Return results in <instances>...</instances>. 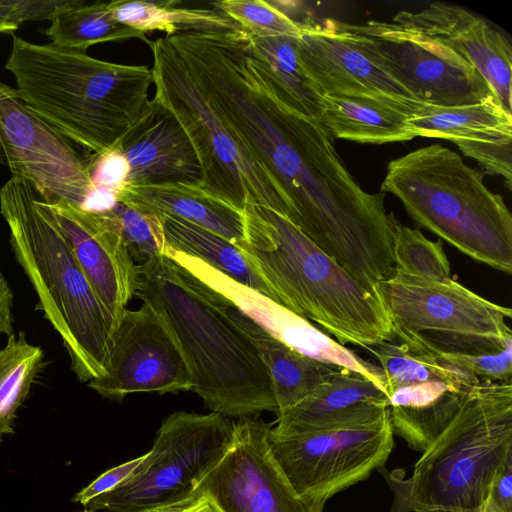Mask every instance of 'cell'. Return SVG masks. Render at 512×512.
<instances>
[{
  "label": "cell",
  "instance_id": "cell-1",
  "mask_svg": "<svg viewBox=\"0 0 512 512\" xmlns=\"http://www.w3.org/2000/svg\"><path fill=\"white\" fill-rule=\"evenodd\" d=\"M137 298L156 310L179 344L191 391L228 418L278 409L267 369L253 341L219 305L216 290L161 254L137 264Z\"/></svg>",
  "mask_w": 512,
  "mask_h": 512
},
{
  "label": "cell",
  "instance_id": "cell-2",
  "mask_svg": "<svg viewBox=\"0 0 512 512\" xmlns=\"http://www.w3.org/2000/svg\"><path fill=\"white\" fill-rule=\"evenodd\" d=\"M5 68L25 104L68 141L101 154L116 147L150 103L152 69L13 36Z\"/></svg>",
  "mask_w": 512,
  "mask_h": 512
},
{
  "label": "cell",
  "instance_id": "cell-3",
  "mask_svg": "<svg viewBox=\"0 0 512 512\" xmlns=\"http://www.w3.org/2000/svg\"><path fill=\"white\" fill-rule=\"evenodd\" d=\"M235 246L277 302L315 322L341 345L368 349L395 338L376 291L366 289L276 211L247 201Z\"/></svg>",
  "mask_w": 512,
  "mask_h": 512
},
{
  "label": "cell",
  "instance_id": "cell-4",
  "mask_svg": "<svg viewBox=\"0 0 512 512\" xmlns=\"http://www.w3.org/2000/svg\"><path fill=\"white\" fill-rule=\"evenodd\" d=\"M0 213L15 259L60 335L77 379L89 382L103 376L112 322L47 203L27 181L11 177L0 189Z\"/></svg>",
  "mask_w": 512,
  "mask_h": 512
},
{
  "label": "cell",
  "instance_id": "cell-5",
  "mask_svg": "<svg viewBox=\"0 0 512 512\" xmlns=\"http://www.w3.org/2000/svg\"><path fill=\"white\" fill-rule=\"evenodd\" d=\"M512 452V383L470 386L447 427L410 477L379 470L393 492L390 512H482L491 480Z\"/></svg>",
  "mask_w": 512,
  "mask_h": 512
},
{
  "label": "cell",
  "instance_id": "cell-6",
  "mask_svg": "<svg viewBox=\"0 0 512 512\" xmlns=\"http://www.w3.org/2000/svg\"><path fill=\"white\" fill-rule=\"evenodd\" d=\"M483 178L456 152L433 144L391 160L380 191L395 195L419 227L511 275L512 215Z\"/></svg>",
  "mask_w": 512,
  "mask_h": 512
},
{
  "label": "cell",
  "instance_id": "cell-7",
  "mask_svg": "<svg viewBox=\"0 0 512 512\" xmlns=\"http://www.w3.org/2000/svg\"><path fill=\"white\" fill-rule=\"evenodd\" d=\"M148 45L153 55V98L176 117L191 141L201 168L198 185L240 211L251 201L286 217L279 188L228 131L168 38L150 40Z\"/></svg>",
  "mask_w": 512,
  "mask_h": 512
},
{
  "label": "cell",
  "instance_id": "cell-8",
  "mask_svg": "<svg viewBox=\"0 0 512 512\" xmlns=\"http://www.w3.org/2000/svg\"><path fill=\"white\" fill-rule=\"evenodd\" d=\"M376 293L396 335H420L432 346L464 354H486L512 345V311L456 280L434 281L399 271L379 282Z\"/></svg>",
  "mask_w": 512,
  "mask_h": 512
},
{
  "label": "cell",
  "instance_id": "cell-9",
  "mask_svg": "<svg viewBox=\"0 0 512 512\" xmlns=\"http://www.w3.org/2000/svg\"><path fill=\"white\" fill-rule=\"evenodd\" d=\"M233 421L220 414L176 411L161 423L142 468L113 491L91 500L89 510L151 512L193 494L226 451Z\"/></svg>",
  "mask_w": 512,
  "mask_h": 512
},
{
  "label": "cell",
  "instance_id": "cell-10",
  "mask_svg": "<svg viewBox=\"0 0 512 512\" xmlns=\"http://www.w3.org/2000/svg\"><path fill=\"white\" fill-rule=\"evenodd\" d=\"M271 429L270 452L292 488L323 504L384 466L394 445L389 408L373 420L349 426L291 436L274 435Z\"/></svg>",
  "mask_w": 512,
  "mask_h": 512
},
{
  "label": "cell",
  "instance_id": "cell-11",
  "mask_svg": "<svg viewBox=\"0 0 512 512\" xmlns=\"http://www.w3.org/2000/svg\"><path fill=\"white\" fill-rule=\"evenodd\" d=\"M346 27L361 49L420 103L461 107L496 97L477 69L434 40L383 21Z\"/></svg>",
  "mask_w": 512,
  "mask_h": 512
},
{
  "label": "cell",
  "instance_id": "cell-12",
  "mask_svg": "<svg viewBox=\"0 0 512 512\" xmlns=\"http://www.w3.org/2000/svg\"><path fill=\"white\" fill-rule=\"evenodd\" d=\"M272 428L257 417L233 422L231 441L193 493L213 512H323L324 504L298 495L268 445Z\"/></svg>",
  "mask_w": 512,
  "mask_h": 512
},
{
  "label": "cell",
  "instance_id": "cell-13",
  "mask_svg": "<svg viewBox=\"0 0 512 512\" xmlns=\"http://www.w3.org/2000/svg\"><path fill=\"white\" fill-rule=\"evenodd\" d=\"M0 161L46 202L82 207L93 189L88 161L1 81Z\"/></svg>",
  "mask_w": 512,
  "mask_h": 512
},
{
  "label": "cell",
  "instance_id": "cell-14",
  "mask_svg": "<svg viewBox=\"0 0 512 512\" xmlns=\"http://www.w3.org/2000/svg\"><path fill=\"white\" fill-rule=\"evenodd\" d=\"M88 386L103 398L120 401L139 392L191 390L192 376L163 318L143 303L139 309H125L113 333L105 374Z\"/></svg>",
  "mask_w": 512,
  "mask_h": 512
},
{
  "label": "cell",
  "instance_id": "cell-15",
  "mask_svg": "<svg viewBox=\"0 0 512 512\" xmlns=\"http://www.w3.org/2000/svg\"><path fill=\"white\" fill-rule=\"evenodd\" d=\"M164 254L230 299L263 330L291 349L320 362L360 373L379 383L381 369L378 365L362 359L309 320L264 294L231 279L198 258L169 247Z\"/></svg>",
  "mask_w": 512,
  "mask_h": 512
},
{
  "label": "cell",
  "instance_id": "cell-16",
  "mask_svg": "<svg viewBox=\"0 0 512 512\" xmlns=\"http://www.w3.org/2000/svg\"><path fill=\"white\" fill-rule=\"evenodd\" d=\"M46 203L110 318L114 333L135 294L137 277V264L115 218L110 210L91 212L63 201Z\"/></svg>",
  "mask_w": 512,
  "mask_h": 512
},
{
  "label": "cell",
  "instance_id": "cell-17",
  "mask_svg": "<svg viewBox=\"0 0 512 512\" xmlns=\"http://www.w3.org/2000/svg\"><path fill=\"white\" fill-rule=\"evenodd\" d=\"M302 22L298 57L321 96L366 94L419 102L361 49L346 23L310 17Z\"/></svg>",
  "mask_w": 512,
  "mask_h": 512
},
{
  "label": "cell",
  "instance_id": "cell-18",
  "mask_svg": "<svg viewBox=\"0 0 512 512\" xmlns=\"http://www.w3.org/2000/svg\"><path fill=\"white\" fill-rule=\"evenodd\" d=\"M393 23L451 49L489 83L512 114V51L503 34L466 9L435 2L418 11H400Z\"/></svg>",
  "mask_w": 512,
  "mask_h": 512
},
{
  "label": "cell",
  "instance_id": "cell-19",
  "mask_svg": "<svg viewBox=\"0 0 512 512\" xmlns=\"http://www.w3.org/2000/svg\"><path fill=\"white\" fill-rule=\"evenodd\" d=\"M126 158L125 185L199 184L201 168L186 132L155 98L116 147Z\"/></svg>",
  "mask_w": 512,
  "mask_h": 512
},
{
  "label": "cell",
  "instance_id": "cell-20",
  "mask_svg": "<svg viewBox=\"0 0 512 512\" xmlns=\"http://www.w3.org/2000/svg\"><path fill=\"white\" fill-rule=\"evenodd\" d=\"M388 409V395L376 382L346 369L277 415L271 432L291 436L373 420Z\"/></svg>",
  "mask_w": 512,
  "mask_h": 512
},
{
  "label": "cell",
  "instance_id": "cell-21",
  "mask_svg": "<svg viewBox=\"0 0 512 512\" xmlns=\"http://www.w3.org/2000/svg\"><path fill=\"white\" fill-rule=\"evenodd\" d=\"M421 104L366 94L322 95L318 121L333 139L402 142L416 137L408 120Z\"/></svg>",
  "mask_w": 512,
  "mask_h": 512
},
{
  "label": "cell",
  "instance_id": "cell-22",
  "mask_svg": "<svg viewBox=\"0 0 512 512\" xmlns=\"http://www.w3.org/2000/svg\"><path fill=\"white\" fill-rule=\"evenodd\" d=\"M216 297L227 316L255 344L272 383L277 415L303 400L342 369L296 352L268 334L218 291Z\"/></svg>",
  "mask_w": 512,
  "mask_h": 512
},
{
  "label": "cell",
  "instance_id": "cell-23",
  "mask_svg": "<svg viewBox=\"0 0 512 512\" xmlns=\"http://www.w3.org/2000/svg\"><path fill=\"white\" fill-rule=\"evenodd\" d=\"M117 198L157 215L186 220L233 244L243 239L242 211L207 193L198 184L124 185Z\"/></svg>",
  "mask_w": 512,
  "mask_h": 512
},
{
  "label": "cell",
  "instance_id": "cell-24",
  "mask_svg": "<svg viewBox=\"0 0 512 512\" xmlns=\"http://www.w3.org/2000/svg\"><path fill=\"white\" fill-rule=\"evenodd\" d=\"M367 350L379 363L388 397L399 387L422 382L442 381L460 387L480 382L465 369L446 360L440 349L420 335H396L393 340Z\"/></svg>",
  "mask_w": 512,
  "mask_h": 512
},
{
  "label": "cell",
  "instance_id": "cell-25",
  "mask_svg": "<svg viewBox=\"0 0 512 512\" xmlns=\"http://www.w3.org/2000/svg\"><path fill=\"white\" fill-rule=\"evenodd\" d=\"M416 137L452 141H489L512 136V114L497 97L461 107L421 104L408 120Z\"/></svg>",
  "mask_w": 512,
  "mask_h": 512
},
{
  "label": "cell",
  "instance_id": "cell-26",
  "mask_svg": "<svg viewBox=\"0 0 512 512\" xmlns=\"http://www.w3.org/2000/svg\"><path fill=\"white\" fill-rule=\"evenodd\" d=\"M157 216L169 248L198 258L231 279L277 302L273 291L235 244L186 220L168 215Z\"/></svg>",
  "mask_w": 512,
  "mask_h": 512
},
{
  "label": "cell",
  "instance_id": "cell-27",
  "mask_svg": "<svg viewBox=\"0 0 512 512\" xmlns=\"http://www.w3.org/2000/svg\"><path fill=\"white\" fill-rule=\"evenodd\" d=\"M45 34L51 43L67 49L85 51L103 42L124 41L137 38L147 45L145 33L118 22L112 15L109 3L83 0H63L56 7Z\"/></svg>",
  "mask_w": 512,
  "mask_h": 512
},
{
  "label": "cell",
  "instance_id": "cell-28",
  "mask_svg": "<svg viewBox=\"0 0 512 512\" xmlns=\"http://www.w3.org/2000/svg\"><path fill=\"white\" fill-rule=\"evenodd\" d=\"M109 3L113 17L135 30L163 31L173 35L188 31H231L240 26L223 12L213 8H186L179 1L117 0Z\"/></svg>",
  "mask_w": 512,
  "mask_h": 512
},
{
  "label": "cell",
  "instance_id": "cell-29",
  "mask_svg": "<svg viewBox=\"0 0 512 512\" xmlns=\"http://www.w3.org/2000/svg\"><path fill=\"white\" fill-rule=\"evenodd\" d=\"M250 37L255 51L290 106L301 114L318 120L321 95L301 66L297 52L298 38Z\"/></svg>",
  "mask_w": 512,
  "mask_h": 512
},
{
  "label": "cell",
  "instance_id": "cell-30",
  "mask_svg": "<svg viewBox=\"0 0 512 512\" xmlns=\"http://www.w3.org/2000/svg\"><path fill=\"white\" fill-rule=\"evenodd\" d=\"M41 347L29 343L24 332L8 336L0 348V446L14 432L19 407L27 398L43 361Z\"/></svg>",
  "mask_w": 512,
  "mask_h": 512
},
{
  "label": "cell",
  "instance_id": "cell-31",
  "mask_svg": "<svg viewBox=\"0 0 512 512\" xmlns=\"http://www.w3.org/2000/svg\"><path fill=\"white\" fill-rule=\"evenodd\" d=\"M393 257L396 271L434 281L451 278L442 240L431 241L419 229L404 226L397 219L393 225Z\"/></svg>",
  "mask_w": 512,
  "mask_h": 512
},
{
  "label": "cell",
  "instance_id": "cell-32",
  "mask_svg": "<svg viewBox=\"0 0 512 512\" xmlns=\"http://www.w3.org/2000/svg\"><path fill=\"white\" fill-rule=\"evenodd\" d=\"M215 9L232 18L242 30L252 37L290 36L299 38L305 26L282 12L271 1L219 0L212 3Z\"/></svg>",
  "mask_w": 512,
  "mask_h": 512
},
{
  "label": "cell",
  "instance_id": "cell-33",
  "mask_svg": "<svg viewBox=\"0 0 512 512\" xmlns=\"http://www.w3.org/2000/svg\"><path fill=\"white\" fill-rule=\"evenodd\" d=\"M110 212L135 263L164 254L167 245L156 214L125 201H118Z\"/></svg>",
  "mask_w": 512,
  "mask_h": 512
},
{
  "label": "cell",
  "instance_id": "cell-34",
  "mask_svg": "<svg viewBox=\"0 0 512 512\" xmlns=\"http://www.w3.org/2000/svg\"><path fill=\"white\" fill-rule=\"evenodd\" d=\"M454 144L465 156L477 161L484 172L501 176L511 191L512 136L489 141H457Z\"/></svg>",
  "mask_w": 512,
  "mask_h": 512
},
{
  "label": "cell",
  "instance_id": "cell-35",
  "mask_svg": "<svg viewBox=\"0 0 512 512\" xmlns=\"http://www.w3.org/2000/svg\"><path fill=\"white\" fill-rule=\"evenodd\" d=\"M443 357L480 381L508 382L512 378V345L486 354H464L442 351Z\"/></svg>",
  "mask_w": 512,
  "mask_h": 512
},
{
  "label": "cell",
  "instance_id": "cell-36",
  "mask_svg": "<svg viewBox=\"0 0 512 512\" xmlns=\"http://www.w3.org/2000/svg\"><path fill=\"white\" fill-rule=\"evenodd\" d=\"M63 0H0V33H10L29 21L49 20Z\"/></svg>",
  "mask_w": 512,
  "mask_h": 512
},
{
  "label": "cell",
  "instance_id": "cell-37",
  "mask_svg": "<svg viewBox=\"0 0 512 512\" xmlns=\"http://www.w3.org/2000/svg\"><path fill=\"white\" fill-rule=\"evenodd\" d=\"M88 170L93 187L118 191L126 184L129 166L124 155L113 148L101 154H92Z\"/></svg>",
  "mask_w": 512,
  "mask_h": 512
},
{
  "label": "cell",
  "instance_id": "cell-38",
  "mask_svg": "<svg viewBox=\"0 0 512 512\" xmlns=\"http://www.w3.org/2000/svg\"><path fill=\"white\" fill-rule=\"evenodd\" d=\"M146 457L147 453L105 471L79 491L73 501L86 506L91 500L113 491L138 473Z\"/></svg>",
  "mask_w": 512,
  "mask_h": 512
},
{
  "label": "cell",
  "instance_id": "cell-39",
  "mask_svg": "<svg viewBox=\"0 0 512 512\" xmlns=\"http://www.w3.org/2000/svg\"><path fill=\"white\" fill-rule=\"evenodd\" d=\"M486 504L498 512H512V452L496 470Z\"/></svg>",
  "mask_w": 512,
  "mask_h": 512
},
{
  "label": "cell",
  "instance_id": "cell-40",
  "mask_svg": "<svg viewBox=\"0 0 512 512\" xmlns=\"http://www.w3.org/2000/svg\"><path fill=\"white\" fill-rule=\"evenodd\" d=\"M13 293L11 287L0 271V336L13 334Z\"/></svg>",
  "mask_w": 512,
  "mask_h": 512
},
{
  "label": "cell",
  "instance_id": "cell-41",
  "mask_svg": "<svg viewBox=\"0 0 512 512\" xmlns=\"http://www.w3.org/2000/svg\"><path fill=\"white\" fill-rule=\"evenodd\" d=\"M151 512H213L203 495L193 493L179 502L157 508Z\"/></svg>",
  "mask_w": 512,
  "mask_h": 512
},
{
  "label": "cell",
  "instance_id": "cell-42",
  "mask_svg": "<svg viewBox=\"0 0 512 512\" xmlns=\"http://www.w3.org/2000/svg\"><path fill=\"white\" fill-rule=\"evenodd\" d=\"M482 512H498L497 510L491 508L490 506H488L487 504H485L484 508H483V511Z\"/></svg>",
  "mask_w": 512,
  "mask_h": 512
},
{
  "label": "cell",
  "instance_id": "cell-43",
  "mask_svg": "<svg viewBox=\"0 0 512 512\" xmlns=\"http://www.w3.org/2000/svg\"><path fill=\"white\" fill-rule=\"evenodd\" d=\"M82 512H95V511H92V510H89V509H88V510H84V511H82Z\"/></svg>",
  "mask_w": 512,
  "mask_h": 512
}]
</instances>
